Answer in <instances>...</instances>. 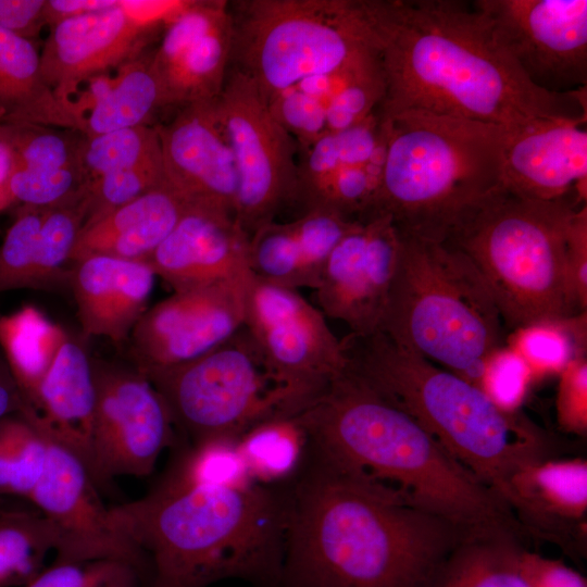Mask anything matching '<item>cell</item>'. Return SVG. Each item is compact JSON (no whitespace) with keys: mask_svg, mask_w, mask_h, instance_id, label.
I'll list each match as a JSON object with an SVG mask.
<instances>
[{"mask_svg":"<svg viewBox=\"0 0 587 587\" xmlns=\"http://www.w3.org/2000/svg\"><path fill=\"white\" fill-rule=\"evenodd\" d=\"M385 96L380 117L423 111L508 129L535 120H587L586 87L534 86L488 18L460 0H371Z\"/></svg>","mask_w":587,"mask_h":587,"instance_id":"1","label":"cell"},{"mask_svg":"<svg viewBox=\"0 0 587 587\" xmlns=\"http://www.w3.org/2000/svg\"><path fill=\"white\" fill-rule=\"evenodd\" d=\"M292 417L315 458L401 504L447 521L465 539L514 537L522 529L495 491L348 369Z\"/></svg>","mask_w":587,"mask_h":587,"instance_id":"2","label":"cell"},{"mask_svg":"<svg viewBox=\"0 0 587 587\" xmlns=\"http://www.w3.org/2000/svg\"><path fill=\"white\" fill-rule=\"evenodd\" d=\"M289 495L282 587H428L465 537L314 457Z\"/></svg>","mask_w":587,"mask_h":587,"instance_id":"3","label":"cell"},{"mask_svg":"<svg viewBox=\"0 0 587 587\" xmlns=\"http://www.w3.org/2000/svg\"><path fill=\"white\" fill-rule=\"evenodd\" d=\"M289 495L165 476L145 497L109 509L114 527L151 555L150 587L239 579L282 587Z\"/></svg>","mask_w":587,"mask_h":587,"instance_id":"4","label":"cell"},{"mask_svg":"<svg viewBox=\"0 0 587 587\" xmlns=\"http://www.w3.org/2000/svg\"><path fill=\"white\" fill-rule=\"evenodd\" d=\"M347 369L411 415L457 462L510 508V480L546 459V432L497 407L477 386L377 330L341 339ZM512 510V509H511Z\"/></svg>","mask_w":587,"mask_h":587,"instance_id":"5","label":"cell"},{"mask_svg":"<svg viewBox=\"0 0 587 587\" xmlns=\"http://www.w3.org/2000/svg\"><path fill=\"white\" fill-rule=\"evenodd\" d=\"M380 121L386 152L379 211L400 233L444 242L503 190L508 128L423 111Z\"/></svg>","mask_w":587,"mask_h":587,"instance_id":"6","label":"cell"},{"mask_svg":"<svg viewBox=\"0 0 587 587\" xmlns=\"http://www.w3.org/2000/svg\"><path fill=\"white\" fill-rule=\"evenodd\" d=\"M401 234L399 262L379 330L477 386L502 346V319L471 260L451 245Z\"/></svg>","mask_w":587,"mask_h":587,"instance_id":"7","label":"cell"},{"mask_svg":"<svg viewBox=\"0 0 587 587\" xmlns=\"http://www.w3.org/2000/svg\"><path fill=\"white\" fill-rule=\"evenodd\" d=\"M584 207V205H583ZM571 201H538L504 189L444 241L464 253L487 284L511 329L583 313L566 263Z\"/></svg>","mask_w":587,"mask_h":587,"instance_id":"8","label":"cell"},{"mask_svg":"<svg viewBox=\"0 0 587 587\" xmlns=\"http://www.w3.org/2000/svg\"><path fill=\"white\" fill-rule=\"evenodd\" d=\"M232 60L267 102L302 80L378 58L370 0H245Z\"/></svg>","mask_w":587,"mask_h":587,"instance_id":"9","label":"cell"},{"mask_svg":"<svg viewBox=\"0 0 587 587\" xmlns=\"http://www.w3.org/2000/svg\"><path fill=\"white\" fill-rule=\"evenodd\" d=\"M146 376L193 445L238 440L264 421L286 417L280 389L245 326L207 354Z\"/></svg>","mask_w":587,"mask_h":587,"instance_id":"10","label":"cell"},{"mask_svg":"<svg viewBox=\"0 0 587 587\" xmlns=\"http://www.w3.org/2000/svg\"><path fill=\"white\" fill-rule=\"evenodd\" d=\"M243 326L280 389L287 417L307 408L347 369L341 340L298 290L252 275Z\"/></svg>","mask_w":587,"mask_h":587,"instance_id":"11","label":"cell"},{"mask_svg":"<svg viewBox=\"0 0 587 587\" xmlns=\"http://www.w3.org/2000/svg\"><path fill=\"white\" fill-rule=\"evenodd\" d=\"M215 107L238 173L235 220L251 236L296 200V143L253 80L236 68L226 76Z\"/></svg>","mask_w":587,"mask_h":587,"instance_id":"12","label":"cell"},{"mask_svg":"<svg viewBox=\"0 0 587 587\" xmlns=\"http://www.w3.org/2000/svg\"><path fill=\"white\" fill-rule=\"evenodd\" d=\"M96 401L91 476L99 486L121 475H149L172 445V414L149 378L135 367L91 359Z\"/></svg>","mask_w":587,"mask_h":587,"instance_id":"13","label":"cell"},{"mask_svg":"<svg viewBox=\"0 0 587 587\" xmlns=\"http://www.w3.org/2000/svg\"><path fill=\"white\" fill-rule=\"evenodd\" d=\"M498 40L536 87L554 93L587 86L586 0H475Z\"/></svg>","mask_w":587,"mask_h":587,"instance_id":"14","label":"cell"},{"mask_svg":"<svg viewBox=\"0 0 587 587\" xmlns=\"http://www.w3.org/2000/svg\"><path fill=\"white\" fill-rule=\"evenodd\" d=\"M248 278L174 291L133 328L130 358L148 375L196 360L233 337L245 324Z\"/></svg>","mask_w":587,"mask_h":587,"instance_id":"15","label":"cell"},{"mask_svg":"<svg viewBox=\"0 0 587 587\" xmlns=\"http://www.w3.org/2000/svg\"><path fill=\"white\" fill-rule=\"evenodd\" d=\"M401 234L391 215L379 211L359 221L328 255L316 291L320 310L350 334L379 330L395 279Z\"/></svg>","mask_w":587,"mask_h":587,"instance_id":"16","label":"cell"},{"mask_svg":"<svg viewBox=\"0 0 587 587\" xmlns=\"http://www.w3.org/2000/svg\"><path fill=\"white\" fill-rule=\"evenodd\" d=\"M48 444L43 473L27 499L55 533L54 562L113 559L138 566L142 552L112 524L85 464L61 445Z\"/></svg>","mask_w":587,"mask_h":587,"instance_id":"17","label":"cell"},{"mask_svg":"<svg viewBox=\"0 0 587 587\" xmlns=\"http://www.w3.org/2000/svg\"><path fill=\"white\" fill-rule=\"evenodd\" d=\"M230 4L187 0L165 24L152 66L166 104L186 105L215 99L223 89L233 52Z\"/></svg>","mask_w":587,"mask_h":587,"instance_id":"18","label":"cell"},{"mask_svg":"<svg viewBox=\"0 0 587 587\" xmlns=\"http://www.w3.org/2000/svg\"><path fill=\"white\" fill-rule=\"evenodd\" d=\"M587 120H535L508 129L502 187L521 198L586 205Z\"/></svg>","mask_w":587,"mask_h":587,"instance_id":"19","label":"cell"},{"mask_svg":"<svg viewBox=\"0 0 587 587\" xmlns=\"http://www.w3.org/2000/svg\"><path fill=\"white\" fill-rule=\"evenodd\" d=\"M157 129L166 183L187 201L235 218L238 173L215 99L183 105Z\"/></svg>","mask_w":587,"mask_h":587,"instance_id":"20","label":"cell"},{"mask_svg":"<svg viewBox=\"0 0 587 587\" xmlns=\"http://www.w3.org/2000/svg\"><path fill=\"white\" fill-rule=\"evenodd\" d=\"M250 236L228 213L190 202L149 257L174 291L248 278Z\"/></svg>","mask_w":587,"mask_h":587,"instance_id":"21","label":"cell"},{"mask_svg":"<svg viewBox=\"0 0 587 587\" xmlns=\"http://www.w3.org/2000/svg\"><path fill=\"white\" fill-rule=\"evenodd\" d=\"M151 29L135 23L120 0L109 10L64 20L51 27L43 45L41 75L68 110L83 82L140 54Z\"/></svg>","mask_w":587,"mask_h":587,"instance_id":"22","label":"cell"},{"mask_svg":"<svg viewBox=\"0 0 587 587\" xmlns=\"http://www.w3.org/2000/svg\"><path fill=\"white\" fill-rule=\"evenodd\" d=\"M80 228V217L68 208L20 205L0 245V292L70 289Z\"/></svg>","mask_w":587,"mask_h":587,"instance_id":"23","label":"cell"},{"mask_svg":"<svg viewBox=\"0 0 587 587\" xmlns=\"http://www.w3.org/2000/svg\"><path fill=\"white\" fill-rule=\"evenodd\" d=\"M83 339L67 334L20 416L74 453L91 475L96 392L91 358Z\"/></svg>","mask_w":587,"mask_h":587,"instance_id":"24","label":"cell"},{"mask_svg":"<svg viewBox=\"0 0 587 587\" xmlns=\"http://www.w3.org/2000/svg\"><path fill=\"white\" fill-rule=\"evenodd\" d=\"M0 124L15 158L8 183L10 204L52 207L88 192L82 161L84 135L74 129Z\"/></svg>","mask_w":587,"mask_h":587,"instance_id":"25","label":"cell"},{"mask_svg":"<svg viewBox=\"0 0 587 587\" xmlns=\"http://www.w3.org/2000/svg\"><path fill=\"white\" fill-rule=\"evenodd\" d=\"M82 161L89 199L85 224L166 183L158 129L147 124L84 136Z\"/></svg>","mask_w":587,"mask_h":587,"instance_id":"26","label":"cell"},{"mask_svg":"<svg viewBox=\"0 0 587 587\" xmlns=\"http://www.w3.org/2000/svg\"><path fill=\"white\" fill-rule=\"evenodd\" d=\"M157 275L147 261L93 255L73 264L71 287L82 337L122 344L147 310Z\"/></svg>","mask_w":587,"mask_h":587,"instance_id":"27","label":"cell"},{"mask_svg":"<svg viewBox=\"0 0 587 587\" xmlns=\"http://www.w3.org/2000/svg\"><path fill=\"white\" fill-rule=\"evenodd\" d=\"M357 222L324 209L304 211L287 223L272 221L250 236V271L294 290L315 289L332 250Z\"/></svg>","mask_w":587,"mask_h":587,"instance_id":"28","label":"cell"},{"mask_svg":"<svg viewBox=\"0 0 587 587\" xmlns=\"http://www.w3.org/2000/svg\"><path fill=\"white\" fill-rule=\"evenodd\" d=\"M190 202L167 183L84 224L71 262L93 255L147 261Z\"/></svg>","mask_w":587,"mask_h":587,"instance_id":"29","label":"cell"},{"mask_svg":"<svg viewBox=\"0 0 587 587\" xmlns=\"http://www.w3.org/2000/svg\"><path fill=\"white\" fill-rule=\"evenodd\" d=\"M511 509L520 524L545 534L573 530L583 537L587 512V462L582 458L542 460L514 473Z\"/></svg>","mask_w":587,"mask_h":587,"instance_id":"30","label":"cell"},{"mask_svg":"<svg viewBox=\"0 0 587 587\" xmlns=\"http://www.w3.org/2000/svg\"><path fill=\"white\" fill-rule=\"evenodd\" d=\"M0 121L76 129L66 107L46 84L34 42L0 28Z\"/></svg>","mask_w":587,"mask_h":587,"instance_id":"31","label":"cell"},{"mask_svg":"<svg viewBox=\"0 0 587 587\" xmlns=\"http://www.w3.org/2000/svg\"><path fill=\"white\" fill-rule=\"evenodd\" d=\"M163 88L152 66V53H140L117 67L114 77L92 99L78 122V132L93 137L145 125L165 107Z\"/></svg>","mask_w":587,"mask_h":587,"instance_id":"32","label":"cell"},{"mask_svg":"<svg viewBox=\"0 0 587 587\" xmlns=\"http://www.w3.org/2000/svg\"><path fill=\"white\" fill-rule=\"evenodd\" d=\"M67 334L33 305H25L11 314H0V351L17 385L23 408Z\"/></svg>","mask_w":587,"mask_h":587,"instance_id":"33","label":"cell"},{"mask_svg":"<svg viewBox=\"0 0 587 587\" xmlns=\"http://www.w3.org/2000/svg\"><path fill=\"white\" fill-rule=\"evenodd\" d=\"M512 536L463 539L428 587H530Z\"/></svg>","mask_w":587,"mask_h":587,"instance_id":"34","label":"cell"},{"mask_svg":"<svg viewBox=\"0 0 587 587\" xmlns=\"http://www.w3.org/2000/svg\"><path fill=\"white\" fill-rule=\"evenodd\" d=\"M382 140L378 110L350 128L320 137L303 151V160L298 163L295 201L302 203L339 170L367 163Z\"/></svg>","mask_w":587,"mask_h":587,"instance_id":"35","label":"cell"},{"mask_svg":"<svg viewBox=\"0 0 587 587\" xmlns=\"http://www.w3.org/2000/svg\"><path fill=\"white\" fill-rule=\"evenodd\" d=\"M251 479L272 484L292 476L308 448V438L295 417L264 421L237 441Z\"/></svg>","mask_w":587,"mask_h":587,"instance_id":"36","label":"cell"},{"mask_svg":"<svg viewBox=\"0 0 587 587\" xmlns=\"http://www.w3.org/2000/svg\"><path fill=\"white\" fill-rule=\"evenodd\" d=\"M55 548V533L40 512H0V587L29 583L43 570L46 555Z\"/></svg>","mask_w":587,"mask_h":587,"instance_id":"37","label":"cell"},{"mask_svg":"<svg viewBox=\"0 0 587 587\" xmlns=\"http://www.w3.org/2000/svg\"><path fill=\"white\" fill-rule=\"evenodd\" d=\"M586 313L514 329L508 347L523 359L533 378L559 374L571 360L585 355Z\"/></svg>","mask_w":587,"mask_h":587,"instance_id":"38","label":"cell"},{"mask_svg":"<svg viewBox=\"0 0 587 587\" xmlns=\"http://www.w3.org/2000/svg\"><path fill=\"white\" fill-rule=\"evenodd\" d=\"M48 446L20 415L0 420V495L29 497L43 473Z\"/></svg>","mask_w":587,"mask_h":587,"instance_id":"39","label":"cell"},{"mask_svg":"<svg viewBox=\"0 0 587 587\" xmlns=\"http://www.w3.org/2000/svg\"><path fill=\"white\" fill-rule=\"evenodd\" d=\"M238 440L215 439L192 445L167 473L183 482L227 486L253 484L237 447Z\"/></svg>","mask_w":587,"mask_h":587,"instance_id":"40","label":"cell"},{"mask_svg":"<svg viewBox=\"0 0 587 587\" xmlns=\"http://www.w3.org/2000/svg\"><path fill=\"white\" fill-rule=\"evenodd\" d=\"M136 566L113 559L54 562L21 587H136Z\"/></svg>","mask_w":587,"mask_h":587,"instance_id":"41","label":"cell"},{"mask_svg":"<svg viewBox=\"0 0 587 587\" xmlns=\"http://www.w3.org/2000/svg\"><path fill=\"white\" fill-rule=\"evenodd\" d=\"M384 96L385 84L378 61L353 77L330 99L326 107V134L361 123L378 110Z\"/></svg>","mask_w":587,"mask_h":587,"instance_id":"42","label":"cell"},{"mask_svg":"<svg viewBox=\"0 0 587 587\" xmlns=\"http://www.w3.org/2000/svg\"><path fill=\"white\" fill-rule=\"evenodd\" d=\"M533 379L523 359L501 346L487 358L477 387L500 409L516 412Z\"/></svg>","mask_w":587,"mask_h":587,"instance_id":"43","label":"cell"},{"mask_svg":"<svg viewBox=\"0 0 587 587\" xmlns=\"http://www.w3.org/2000/svg\"><path fill=\"white\" fill-rule=\"evenodd\" d=\"M266 103L275 120L303 151L326 134V107L311 93L294 86Z\"/></svg>","mask_w":587,"mask_h":587,"instance_id":"44","label":"cell"},{"mask_svg":"<svg viewBox=\"0 0 587 587\" xmlns=\"http://www.w3.org/2000/svg\"><path fill=\"white\" fill-rule=\"evenodd\" d=\"M557 421L563 432L587 434V359L571 360L559 373L555 398Z\"/></svg>","mask_w":587,"mask_h":587,"instance_id":"45","label":"cell"},{"mask_svg":"<svg viewBox=\"0 0 587 587\" xmlns=\"http://www.w3.org/2000/svg\"><path fill=\"white\" fill-rule=\"evenodd\" d=\"M567 274L580 312H587V205L573 214L567 230Z\"/></svg>","mask_w":587,"mask_h":587,"instance_id":"46","label":"cell"},{"mask_svg":"<svg viewBox=\"0 0 587 587\" xmlns=\"http://www.w3.org/2000/svg\"><path fill=\"white\" fill-rule=\"evenodd\" d=\"M520 565L530 587H587L576 570L560 560L545 558L521 548Z\"/></svg>","mask_w":587,"mask_h":587,"instance_id":"47","label":"cell"},{"mask_svg":"<svg viewBox=\"0 0 587 587\" xmlns=\"http://www.w3.org/2000/svg\"><path fill=\"white\" fill-rule=\"evenodd\" d=\"M45 25L46 0H0V28L30 40Z\"/></svg>","mask_w":587,"mask_h":587,"instance_id":"48","label":"cell"},{"mask_svg":"<svg viewBox=\"0 0 587 587\" xmlns=\"http://www.w3.org/2000/svg\"><path fill=\"white\" fill-rule=\"evenodd\" d=\"M186 3V0H120L124 12L138 25L154 28L167 23Z\"/></svg>","mask_w":587,"mask_h":587,"instance_id":"49","label":"cell"},{"mask_svg":"<svg viewBox=\"0 0 587 587\" xmlns=\"http://www.w3.org/2000/svg\"><path fill=\"white\" fill-rule=\"evenodd\" d=\"M118 4V0H46L47 25L85 15L88 13L109 10Z\"/></svg>","mask_w":587,"mask_h":587,"instance_id":"50","label":"cell"},{"mask_svg":"<svg viewBox=\"0 0 587 587\" xmlns=\"http://www.w3.org/2000/svg\"><path fill=\"white\" fill-rule=\"evenodd\" d=\"M23 411V401L9 369V365L0 351V420L20 415Z\"/></svg>","mask_w":587,"mask_h":587,"instance_id":"51","label":"cell"},{"mask_svg":"<svg viewBox=\"0 0 587 587\" xmlns=\"http://www.w3.org/2000/svg\"><path fill=\"white\" fill-rule=\"evenodd\" d=\"M15 163L14 153L4 137L0 124V210L10 205L8 198V183Z\"/></svg>","mask_w":587,"mask_h":587,"instance_id":"52","label":"cell"}]
</instances>
